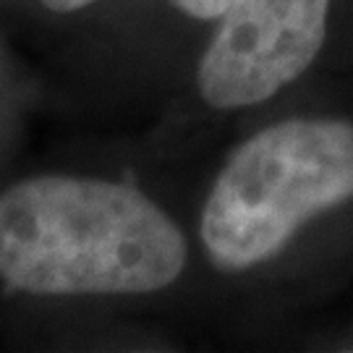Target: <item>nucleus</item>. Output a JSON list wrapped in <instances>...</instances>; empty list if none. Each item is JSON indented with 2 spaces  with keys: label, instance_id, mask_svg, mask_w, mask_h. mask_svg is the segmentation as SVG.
Listing matches in <instances>:
<instances>
[{
  "label": "nucleus",
  "instance_id": "1",
  "mask_svg": "<svg viewBox=\"0 0 353 353\" xmlns=\"http://www.w3.org/2000/svg\"><path fill=\"white\" fill-rule=\"evenodd\" d=\"M191 225L157 170L110 147L105 163L0 178V316L71 341L139 332L189 280Z\"/></svg>",
  "mask_w": 353,
  "mask_h": 353
},
{
  "label": "nucleus",
  "instance_id": "2",
  "mask_svg": "<svg viewBox=\"0 0 353 353\" xmlns=\"http://www.w3.org/2000/svg\"><path fill=\"white\" fill-rule=\"evenodd\" d=\"M351 199V121L278 118L243 137L210 178L191 220L196 256L214 275H252Z\"/></svg>",
  "mask_w": 353,
  "mask_h": 353
},
{
  "label": "nucleus",
  "instance_id": "3",
  "mask_svg": "<svg viewBox=\"0 0 353 353\" xmlns=\"http://www.w3.org/2000/svg\"><path fill=\"white\" fill-rule=\"evenodd\" d=\"M233 0H102L39 55V92L81 121L147 126L176 94Z\"/></svg>",
  "mask_w": 353,
  "mask_h": 353
},
{
  "label": "nucleus",
  "instance_id": "4",
  "mask_svg": "<svg viewBox=\"0 0 353 353\" xmlns=\"http://www.w3.org/2000/svg\"><path fill=\"white\" fill-rule=\"evenodd\" d=\"M330 16L332 0H233L168 105L113 147L152 165L196 115L270 105L314 68L327 42Z\"/></svg>",
  "mask_w": 353,
  "mask_h": 353
},
{
  "label": "nucleus",
  "instance_id": "5",
  "mask_svg": "<svg viewBox=\"0 0 353 353\" xmlns=\"http://www.w3.org/2000/svg\"><path fill=\"white\" fill-rule=\"evenodd\" d=\"M100 3L102 0H8L0 21L21 34L37 55H45Z\"/></svg>",
  "mask_w": 353,
  "mask_h": 353
},
{
  "label": "nucleus",
  "instance_id": "6",
  "mask_svg": "<svg viewBox=\"0 0 353 353\" xmlns=\"http://www.w3.org/2000/svg\"><path fill=\"white\" fill-rule=\"evenodd\" d=\"M39 94L42 92L34 71H26L19 63L6 34L0 32V178L13 170L29 102Z\"/></svg>",
  "mask_w": 353,
  "mask_h": 353
},
{
  "label": "nucleus",
  "instance_id": "7",
  "mask_svg": "<svg viewBox=\"0 0 353 353\" xmlns=\"http://www.w3.org/2000/svg\"><path fill=\"white\" fill-rule=\"evenodd\" d=\"M6 6H8V0H0V13L6 11Z\"/></svg>",
  "mask_w": 353,
  "mask_h": 353
}]
</instances>
